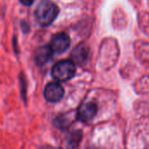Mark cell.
<instances>
[{
  "label": "cell",
  "instance_id": "7a4b0ae2",
  "mask_svg": "<svg viewBox=\"0 0 149 149\" xmlns=\"http://www.w3.org/2000/svg\"><path fill=\"white\" fill-rule=\"evenodd\" d=\"M76 74V64L72 60L58 61L52 68V77L59 82H66L72 79Z\"/></svg>",
  "mask_w": 149,
  "mask_h": 149
},
{
  "label": "cell",
  "instance_id": "5b68a950",
  "mask_svg": "<svg viewBox=\"0 0 149 149\" xmlns=\"http://www.w3.org/2000/svg\"><path fill=\"white\" fill-rule=\"evenodd\" d=\"M70 46V38L65 33H56L51 40L50 47L54 53L62 54L68 49Z\"/></svg>",
  "mask_w": 149,
  "mask_h": 149
},
{
  "label": "cell",
  "instance_id": "8992f818",
  "mask_svg": "<svg viewBox=\"0 0 149 149\" xmlns=\"http://www.w3.org/2000/svg\"><path fill=\"white\" fill-rule=\"evenodd\" d=\"M53 49L50 46H42L39 47L34 54V61L37 66H44L46 65L53 56Z\"/></svg>",
  "mask_w": 149,
  "mask_h": 149
},
{
  "label": "cell",
  "instance_id": "30bf717a",
  "mask_svg": "<svg viewBox=\"0 0 149 149\" xmlns=\"http://www.w3.org/2000/svg\"><path fill=\"white\" fill-rule=\"evenodd\" d=\"M19 84L21 85V95H22V97L24 98L25 101H26V84L25 77H23V74H20Z\"/></svg>",
  "mask_w": 149,
  "mask_h": 149
},
{
  "label": "cell",
  "instance_id": "9c48e42d",
  "mask_svg": "<svg viewBox=\"0 0 149 149\" xmlns=\"http://www.w3.org/2000/svg\"><path fill=\"white\" fill-rule=\"evenodd\" d=\"M53 125L54 127H56L59 130L64 131L66 129H68V127L69 126L70 123L68 120V118L65 116H59L57 118H55L53 120Z\"/></svg>",
  "mask_w": 149,
  "mask_h": 149
},
{
  "label": "cell",
  "instance_id": "52a82bcc",
  "mask_svg": "<svg viewBox=\"0 0 149 149\" xmlns=\"http://www.w3.org/2000/svg\"><path fill=\"white\" fill-rule=\"evenodd\" d=\"M89 55V49L85 44L81 43L77 46L71 53V59L74 63H83L86 61Z\"/></svg>",
  "mask_w": 149,
  "mask_h": 149
},
{
  "label": "cell",
  "instance_id": "277c9868",
  "mask_svg": "<svg viewBox=\"0 0 149 149\" xmlns=\"http://www.w3.org/2000/svg\"><path fill=\"white\" fill-rule=\"evenodd\" d=\"M97 112V105L95 103L87 102L80 105V107L77 110V117L78 120L84 123H88L95 118Z\"/></svg>",
  "mask_w": 149,
  "mask_h": 149
},
{
  "label": "cell",
  "instance_id": "3957f363",
  "mask_svg": "<svg viewBox=\"0 0 149 149\" xmlns=\"http://www.w3.org/2000/svg\"><path fill=\"white\" fill-rule=\"evenodd\" d=\"M64 96V89L58 83L48 84L44 90V97L49 103H57L62 99Z\"/></svg>",
  "mask_w": 149,
  "mask_h": 149
},
{
  "label": "cell",
  "instance_id": "8fae6325",
  "mask_svg": "<svg viewBox=\"0 0 149 149\" xmlns=\"http://www.w3.org/2000/svg\"><path fill=\"white\" fill-rule=\"evenodd\" d=\"M19 1L25 6H31L33 3V0H19Z\"/></svg>",
  "mask_w": 149,
  "mask_h": 149
},
{
  "label": "cell",
  "instance_id": "7c38bea8",
  "mask_svg": "<svg viewBox=\"0 0 149 149\" xmlns=\"http://www.w3.org/2000/svg\"><path fill=\"white\" fill-rule=\"evenodd\" d=\"M40 149H61V148H60V147H54V146H43Z\"/></svg>",
  "mask_w": 149,
  "mask_h": 149
},
{
  "label": "cell",
  "instance_id": "6da1fadb",
  "mask_svg": "<svg viewBox=\"0 0 149 149\" xmlns=\"http://www.w3.org/2000/svg\"><path fill=\"white\" fill-rule=\"evenodd\" d=\"M58 14V6L49 0H43L42 2H40L34 13L36 21L41 26H50L55 20Z\"/></svg>",
  "mask_w": 149,
  "mask_h": 149
},
{
  "label": "cell",
  "instance_id": "ba28073f",
  "mask_svg": "<svg viewBox=\"0 0 149 149\" xmlns=\"http://www.w3.org/2000/svg\"><path fill=\"white\" fill-rule=\"evenodd\" d=\"M83 138V132L80 130H76L74 132H71L68 136V145L69 148L74 149L77 147L82 140Z\"/></svg>",
  "mask_w": 149,
  "mask_h": 149
}]
</instances>
